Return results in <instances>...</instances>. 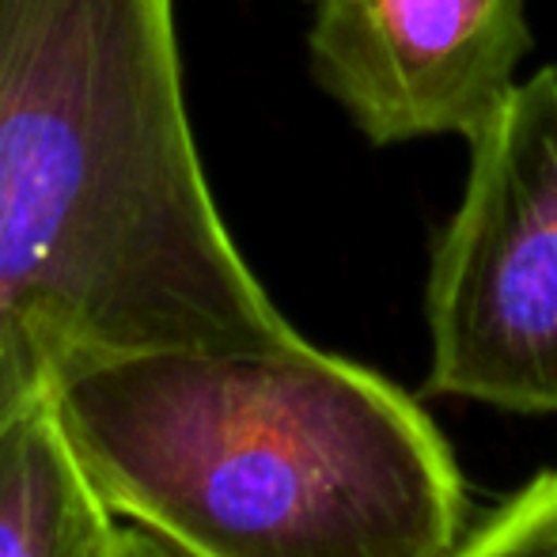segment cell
Masks as SVG:
<instances>
[{"label":"cell","instance_id":"1","mask_svg":"<svg viewBox=\"0 0 557 557\" xmlns=\"http://www.w3.org/2000/svg\"><path fill=\"white\" fill-rule=\"evenodd\" d=\"M296 342L209 186L175 0H0V425L69 368Z\"/></svg>","mask_w":557,"mask_h":557},{"label":"cell","instance_id":"2","mask_svg":"<svg viewBox=\"0 0 557 557\" xmlns=\"http://www.w3.org/2000/svg\"><path fill=\"white\" fill-rule=\"evenodd\" d=\"M50 395L107 508L186 557H451L467 539L429 413L308 337L96 360Z\"/></svg>","mask_w":557,"mask_h":557},{"label":"cell","instance_id":"3","mask_svg":"<svg viewBox=\"0 0 557 557\" xmlns=\"http://www.w3.org/2000/svg\"><path fill=\"white\" fill-rule=\"evenodd\" d=\"M467 145L429 270V391L557 413V65L516 84Z\"/></svg>","mask_w":557,"mask_h":557},{"label":"cell","instance_id":"4","mask_svg":"<svg viewBox=\"0 0 557 557\" xmlns=\"http://www.w3.org/2000/svg\"><path fill=\"white\" fill-rule=\"evenodd\" d=\"M311 73L372 145L462 137L512 96L528 0H308Z\"/></svg>","mask_w":557,"mask_h":557},{"label":"cell","instance_id":"5","mask_svg":"<svg viewBox=\"0 0 557 557\" xmlns=\"http://www.w3.org/2000/svg\"><path fill=\"white\" fill-rule=\"evenodd\" d=\"M117 528L42 391L0 425V557H114Z\"/></svg>","mask_w":557,"mask_h":557},{"label":"cell","instance_id":"6","mask_svg":"<svg viewBox=\"0 0 557 557\" xmlns=\"http://www.w3.org/2000/svg\"><path fill=\"white\" fill-rule=\"evenodd\" d=\"M451 557H557V470L539 474L478 531H467Z\"/></svg>","mask_w":557,"mask_h":557},{"label":"cell","instance_id":"7","mask_svg":"<svg viewBox=\"0 0 557 557\" xmlns=\"http://www.w3.org/2000/svg\"><path fill=\"white\" fill-rule=\"evenodd\" d=\"M114 557H186L178 554L171 543H163L160 535H152L148 528H137V523H125L117 528V543H114Z\"/></svg>","mask_w":557,"mask_h":557}]
</instances>
